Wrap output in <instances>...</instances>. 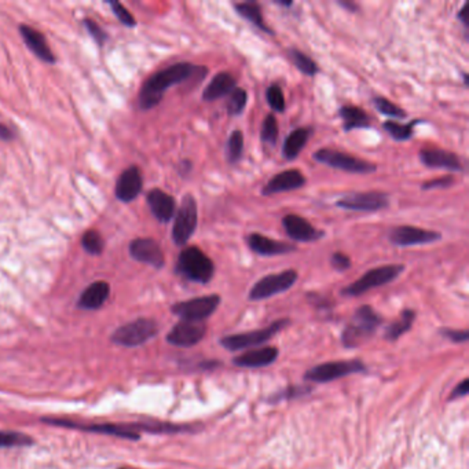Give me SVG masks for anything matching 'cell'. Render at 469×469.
<instances>
[{"mask_svg":"<svg viewBox=\"0 0 469 469\" xmlns=\"http://www.w3.org/2000/svg\"><path fill=\"white\" fill-rule=\"evenodd\" d=\"M406 270L405 264H385L367 270L360 278L353 281L350 285L342 289L344 297H358L372 289L384 287L399 278V276Z\"/></svg>","mask_w":469,"mask_h":469,"instance_id":"277c9868","label":"cell"},{"mask_svg":"<svg viewBox=\"0 0 469 469\" xmlns=\"http://www.w3.org/2000/svg\"><path fill=\"white\" fill-rule=\"evenodd\" d=\"M143 189V176L136 166H131L121 173L116 183V197L121 202L134 201Z\"/></svg>","mask_w":469,"mask_h":469,"instance_id":"7402d4cb","label":"cell"},{"mask_svg":"<svg viewBox=\"0 0 469 469\" xmlns=\"http://www.w3.org/2000/svg\"><path fill=\"white\" fill-rule=\"evenodd\" d=\"M278 350L276 347H262L256 350H249L238 355L233 359V363L238 367H248V369H257L266 367L276 362L278 358Z\"/></svg>","mask_w":469,"mask_h":469,"instance_id":"d4e9b609","label":"cell"},{"mask_svg":"<svg viewBox=\"0 0 469 469\" xmlns=\"http://www.w3.org/2000/svg\"><path fill=\"white\" fill-rule=\"evenodd\" d=\"M198 226V205L193 194L183 196L179 208L176 209L173 226V241L177 246H186Z\"/></svg>","mask_w":469,"mask_h":469,"instance_id":"8992f818","label":"cell"},{"mask_svg":"<svg viewBox=\"0 0 469 469\" xmlns=\"http://www.w3.org/2000/svg\"><path fill=\"white\" fill-rule=\"evenodd\" d=\"M244 134L241 129H234L226 142V160L230 166L241 161L244 154Z\"/></svg>","mask_w":469,"mask_h":469,"instance_id":"d6a6232c","label":"cell"},{"mask_svg":"<svg viewBox=\"0 0 469 469\" xmlns=\"http://www.w3.org/2000/svg\"><path fill=\"white\" fill-rule=\"evenodd\" d=\"M280 136V128H278V121L277 118L273 113H269L263 122H262V128H260V141L264 145L269 146H276L277 141Z\"/></svg>","mask_w":469,"mask_h":469,"instance_id":"e575fe53","label":"cell"},{"mask_svg":"<svg viewBox=\"0 0 469 469\" xmlns=\"http://www.w3.org/2000/svg\"><path fill=\"white\" fill-rule=\"evenodd\" d=\"M442 335L456 343H464L469 337L468 331H453V329H442Z\"/></svg>","mask_w":469,"mask_h":469,"instance_id":"ee69618b","label":"cell"},{"mask_svg":"<svg viewBox=\"0 0 469 469\" xmlns=\"http://www.w3.org/2000/svg\"><path fill=\"white\" fill-rule=\"evenodd\" d=\"M235 13L244 18L245 21L251 22L256 29H259L260 32H264L266 35H274V31L266 24L263 13H262V7L257 1H239V3H234L233 4Z\"/></svg>","mask_w":469,"mask_h":469,"instance_id":"83f0119b","label":"cell"},{"mask_svg":"<svg viewBox=\"0 0 469 469\" xmlns=\"http://www.w3.org/2000/svg\"><path fill=\"white\" fill-rule=\"evenodd\" d=\"M289 325H291V319L283 318V319L274 321L273 324H270L269 326L262 328V329L225 336L221 340V344L226 350H230V351H238V350H246V349L257 347V346H262L266 342H269L271 337H274V335H277L278 332H281L283 329H285Z\"/></svg>","mask_w":469,"mask_h":469,"instance_id":"52a82bcc","label":"cell"},{"mask_svg":"<svg viewBox=\"0 0 469 469\" xmlns=\"http://www.w3.org/2000/svg\"><path fill=\"white\" fill-rule=\"evenodd\" d=\"M19 35L22 38V40L25 42L26 47L40 59L46 63H56V56L54 53L51 51L49 43H47V39L46 36L39 32L38 29L29 26V25H19Z\"/></svg>","mask_w":469,"mask_h":469,"instance_id":"603a6c76","label":"cell"},{"mask_svg":"<svg viewBox=\"0 0 469 469\" xmlns=\"http://www.w3.org/2000/svg\"><path fill=\"white\" fill-rule=\"evenodd\" d=\"M234 88H237V80L234 76L229 72H219L216 73L209 84L202 91V101L214 102L229 97Z\"/></svg>","mask_w":469,"mask_h":469,"instance_id":"cb8c5ba5","label":"cell"},{"mask_svg":"<svg viewBox=\"0 0 469 469\" xmlns=\"http://www.w3.org/2000/svg\"><path fill=\"white\" fill-rule=\"evenodd\" d=\"M339 116L343 121L344 132H351L353 129L372 128V118L359 106L343 105L339 109Z\"/></svg>","mask_w":469,"mask_h":469,"instance_id":"f1b7e54d","label":"cell"},{"mask_svg":"<svg viewBox=\"0 0 469 469\" xmlns=\"http://www.w3.org/2000/svg\"><path fill=\"white\" fill-rule=\"evenodd\" d=\"M312 159L322 166H326L333 170L343 171V173H349V174L369 175L377 171V166L372 161H367L365 159L352 156L350 153H344L336 149H329V148H322L317 150L312 154Z\"/></svg>","mask_w":469,"mask_h":469,"instance_id":"5b68a950","label":"cell"},{"mask_svg":"<svg viewBox=\"0 0 469 469\" xmlns=\"http://www.w3.org/2000/svg\"><path fill=\"white\" fill-rule=\"evenodd\" d=\"M274 4H277V6H280V7H285V8L294 7V1H292V0H288V1H285V0H276Z\"/></svg>","mask_w":469,"mask_h":469,"instance_id":"f907efd6","label":"cell"},{"mask_svg":"<svg viewBox=\"0 0 469 469\" xmlns=\"http://www.w3.org/2000/svg\"><path fill=\"white\" fill-rule=\"evenodd\" d=\"M337 4H339L340 7H343L344 10L350 11V13H356V11L359 10V7H358V4H356L355 1H349V0H337Z\"/></svg>","mask_w":469,"mask_h":469,"instance_id":"681fc988","label":"cell"},{"mask_svg":"<svg viewBox=\"0 0 469 469\" xmlns=\"http://www.w3.org/2000/svg\"><path fill=\"white\" fill-rule=\"evenodd\" d=\"M418 159H420V163L429 170H446L449 173H463L464 171V164L460 156L446 149H440L435 146L422 148L418 153Z\"/></svg>","mask_w":469,"mask_h":469,"instance_id":"9a60e30c","label":"cell"},{"mask_svg":"<svg viewBox=\"0 0 469 469\" xmlns=\"http://www.w3.org/2000/svg\"><path fill=\"white\" fill-rule=\"evenodd\" d=\"M191 171H193V163L190 160L184 159V160L179 161V164H177V173H179V175L182 176V177H186V176L191 174Z\"/></svg>","mask_w":469,"mask_h":469,"instance_id":"bcb514c9","label":"cell"},{"mask_svg":"<svg viewBox=\"0 0 469 469\" xmlns=\"http://www.w3.org/2000/svg\"><path fill=\"white\" fill-rule=\"evenodd\" d=\"M33 445V439L21 432L13 431H0V449H10V447H28Z\"/></svg>","mask_w":469,"mask_h":469,"instance_id":"d590c367","label":"cell"},{"mask_svg":"<svg viewBox=\"0 0 469 469\" xmlns=\"http://www.w3.org/2000/svg\"><path fill=\"white\" fill-rule=\"evenodd\" d=\"M266 101L267 105L270 106L271 111L277 112V113H284L287 109V104H285V95L284 91L281 88L280 84L274 83L270 84L266 90Z\"/></svg>","mask_w":469,"mask_h":469,"instance_id":"74e56055","label":"cell"},{"mask_svg":"<svg viewBox=\"0 0 469 469\" xmlns=\"http://www.w3.org/2000/svg\"><path fill=\"white\" fill-rule=\"evenodd\" d=\"M414 319H415V311H413L411 308L404 310L401 312V317L387 328L385 339L390 342L398 340L401 336H404L406 332L411 331Z\"/></svg>","mask_w":469,"mask_h":469,"instance_id":"4dcf8cb0","label":"cell"},{"mask_svg":"<svg viewBox=\"0 0 469 469\" xmlns=\"http://www.w3.org/2000/svg\"><path fill=\"white\" fill-rule=\"evenodd\" d=\"M456 183V177L453 175H443L439 177H434L429 180H425L421 184V190L429 191V190H445L452 187Z\"/></svg>","mask_w":469,"mask_h":469,"instance_id":"b9f144b4","label":"cell"},{"mask_svg":"<svg viewBox=\"0 0 469 469\" xmlns=\"http://www.w3.org/2000/svg\"><path fill=\"white\" fill-rule=\"evenodd\" d=\"M288 57H289L291 62L296 66V69L299 72H301L303 74H305V76L314 77L319 72V67H318L317 62L311 58L310 56H307L305 53L300 51L299 49L289 47L288 49Z\"/></svg>","mask_w":469,"mask_h":469,"instance_id":"1f68e13d","label":"cell"},{"mask_svg":"<svg viewBox=\"0 0 469 469\" xmlns=\"http://www.w3.org/2000/svg\"><path fill=\"white\" fill-rule=\"evenodd\" d=\"M248 104V93L246 90L237 87L234 91L229 95V100L226 102V112L229 116H239L244 113Z\"/></svg>","mask_w":469,"mask_h":469,"instance_id":"8d00e7d4","label":"cell"},{"mask_svg":"<svg viewBox=\"0 0 469 469\" xmlns=\"http://www.w3.org/2000/svg\"><path fill=\"white\" fill-rule=\"evenodd\" d=\"M297 278H299V274L294 269L284 270L276 274H267L252 287V289L248 294V299L252 301H259V300L270 299L277 294H284L294 287L297 283Z\"/></svg>","mask_w":469,"mask_h":469,"instance_id":"30bf717a","label":"cell"},{"mask_svg":"<svg viewBox=\"0 0 469 469\" xmlns=\"http://www.w3.org/2000/svg\"><path fill=\"white\" fill-rule=\"evenodd\" d=\"M159 333V325L150 318H138L116 329L112 342L127 349L138 347L152 340Z\"/></svg>","mask_w":469,"mask_h":469,"instance_id":"ba28073f","label":"cell"},{"mask_svg":"<svg viewBox=\"0 0 469 469\" xmlns=\"http://www.w3.org/2000/svg\"><path fill=\"white\" fill-rule=\"evenodd\" d=\"M457 18L459 21L463 24V26L466 28V31H468L469 21H468V11H467V4L463 6V8L457 13Z\"/></svg>","mask_w":469,"mask_h":469,"instance_id":"c3c4849f","label":"cell"},{"mask_svg":"<svg viewBox=\"0 0 469 469\" xmlns=\"http://www.w3.org/2000/svg\"><path fill=\"white\" fill-rule=\"evenodd\" d=\"M331 264L336 271L344 273L351 269V257L343 252H333L331 256Z\"/></svg>","mask_w":469,"mask_h":469,"instance_id":"7bdbcfd3","label":"cell"},{"mask_svg":"<svg viewBox=\"0 0 469 469\" xmlns=\"http://www.w3.org/2000/svg\"><path fill=\"white\" fill-rule=\"evenodd\" d=\"M221 296L219 294H207L194 297L190 300L179 301L171 307L173 314L179 317L183 321H193V322H204L209 318L219 307Z\"/></svg>","mask_w":469,"mask_h":469,"instance_id":"8fae6325","label":"cell"},{"mask_svg":"<svg viewBox=\"0 0 469 469\" xmlns=\"http://www.w3.org/2000/svg\"><path fill=\"white\" fill-rule=\"evenodd\" d=\"M283 226L287 235L294 242H317L322 239L326 233L317 229L305 218L297 214H288L283 218Z\"/></svg>","mask_w":469,"mask_h":469,"instance_id":"d6986e66","label":"cell"},{"mask_svg":"<svg viewBox=\"0 0 469 469\" xmlns=\"http://www.w3.org/2000/svg\"><path fill=\"white\" fill-rule=\"evenodd\" d=\"M365 369H366L365 365L358 359L333 360V362H326V363L311 367L304 374V379L312 383H329V381L346 377L349 374L363 372Z\"/></svg>","mask_w":469,"mask_h":469,"instance_id":"4fadbf2b","label":"cell"},{"mask_svg":"<svg viewBox=\"0 0 469 469\" xmlns=\"http://www.w3.org/2000/svg\"><path fill=\"white\" fill-rule=\"evenodd\" d=\"M111 294V285L105 281H97L88 285L77 301V307L81 310H98L101 308Z\"/></svg>","mask_w":469,"mask_h":469,"instance_id":"4316f807","label":"cell"},{"mask_svg":"<svg viewBox=\"0 0 469 469\" xmlns=\"http://www.w3.org/2000/svg\"><path fill=\"white\" fill-rule=\"evenodd\" d=\"M468 379H464V380L460 383V385H457V387L454 388V391L452 392V395H450L449 401H453V399H457V398H463V397H466V395L468 394Z\"/></svg>","mask_w":469,"mask_h":469,"instance_id":"f6af8a7d","label":"cell"},{"mask_svg":"<svg viewBox=\"0 0 469 469\" xmlns=\"http://www.w3.org/2000/svg\"><path fill=\"white\" fill-rule=\"evenodd\" d=\"M81 246L88 255L100 256L104 252L105 242L97 230H87L81 237Z\"/></svg>","mask_w":469,"mask_h":469,"instance_id":"f35d334b","label":"cell"},{"mask_svg":"<svg viewBox=\"0 0 469 469\" xmlns=\"http://www.w3.org/2000/svg\"><path fill=\"white\" fill-rule=\"evenodd\" d=\"M391 197L381 190L353 191L336 201V207L352 212H380L390 207Z\"/></svg>","mask_w":469,"mask_h":469,"instance_id":"9c48e42d","label":"cell"},{"mask_svg":"<svg viewBox=\"0 0 469 469\" xmlns=\"http://www.w3.org/2000/svg\"><path fill=\"white\" fill-rule=\"evenodd\" d=\"M146 202L153 216L160 223H170L174 219L177 205H176L175 198L171 194L156 187L148 191Z\"/></svg>","mask_w":469,"mask_h":469,"instance_id":"44dd1931","label":"cell"},{"mask_svg":"<svg viewBox=\"0 0 469 469\" xmlns=\"http://www.w3.org/2000/svg\"><path fill=\"white\" fill-rule=\"evenodd\" d=\"M42 421L47 425H54V427H63V428H73V429H81V431H90V432H97V434H106L112 436H118L122 439H129V440H138L139 431L136 428V424H80L74 422L72 420L66 418H51L46 417L42 418Z\"/></svg>","mask_w":469,"mask_h":469,"instance_id":"7c38bea8","label":"cell"},{"mask_svg":"<svg viewBox=\"0 0 469 469\" xmlns=\"http://www.w3.org/2000/svg\"><path fill=\"white\" fill-rule=\"evenodd\" d=\"M307 183V177L300 170L291 168L273 176L262 189V196L270 197L280 193H288L301 189Z\"/></svg>","mask_w":469,"mask_h":469,"instance_id":"ffe728a7","label":"cell"},{"mask_svg":"<svg viewBox=\"0 0 469 469\" xmlns=\"http://www.w3.org/2000/svg\"><path fill=\"white\" fill-rule=\"evenodd\" d=\"M312 134H314V128L310 125L299 127V128H294V131H291L283 145L284 159L288 161L296 160L299 154L301 153V150L305 148L307 142L311 139Z\"/></svg>","mask_w":469,"mask_h":469,"instance_id":"484cf974","label":"cell"},{"mask_svg":"<svg viewBox=\"0 0 469 469\" xmlns=\"http://www.w3.org/2000/svg\"><path fill=\"white\" fill-rule=\"evenodd\" d=\"M463 81H464V87L468 88L469 87V76L467 72H463Z\"/></svg>","mask_w":469,"mask_h":469,"instance_id":"816d5d0a","label":"cell"},{"mask_svg":"<svg viewBox=\"0 0 469 469\" xmlns=\"http://www.w3.org/2000/svg\"><path fill=\"white\" fill-rule=\"evenodd\" d=\"M14 138V132L10 127H7L6 124H1L0 122V141H4V142H8Z\"/></svg>","mask_w":469,"mask_h":469,"instance_id":"7dc6e473","label":"cell"},{"mask_svg":"<svg viewBox=\"0 0 469 469\" xmlns=\"http://www.w3.org/2000/svg\"><path fill=\"white\" fill-rule=\"evenodd\" d=\"M121 469H127V468H121Z\"/></svg>","mask_w":469,"mask_h":469,"instance_id":"f5cc1de1","label":"cell"},{"mask_svg":"<svg viewBox=\"0 0 469 469\" xmlns=\"http://www.w3.org/2000/svg\"><path fill=\"white\" fill-rule=\"evenodd\" d=\"M383 318L370 305H360L356 308L351 322L342 333V343L347 349H355L369 340L377 328L381 325Z\"/></svg>","mask_w":469,"mask_h":469,"instance_id":"3957f363","label":"cell"},{"mask_svg":"<svg viewBox=\"0 0 469 469\" xmlns=\"http://www.w3.org/2000/svg\"><path fill=\"white\" fill-rule=\"evenodd\" d=\"M373 106L374 109L385 116V118H390L391 120H405L408 118V112H405V109H402L401 106H398L397 104L391 102L390 100L384 98V97H374L373 98Z\"/></svg>","mask_w":469,"mask_h":469,"instance_id":"836d02e7","label":"cell"},{"mask_svg":"<svg viewBox=\"0 0 469 469\" xmlns=\"http://www.w3.org/2000/svg\"><path fill=\"white\" fill-rule=\"evenodd\" d=\"M248 248L263 257H271V256H283L289 255L297 251V246L291 242L278 241L274 238H270L267 235L260 233H251L245 237Z\"/></svg>","mask_w":469,"mask_h":469,"instance_id":"ac0fdd59","label":"cell"},{"mask_svg":"<svg viewBox=\"0 0 469 469\" xmlns=\"http://www.w3.org/2000/svg\"><path fill=\"white\" fill-rule=\"evenodd\" d=\"M215 270L214 260L196 245L184 246L176 260V274L194 284H209L215 277Z\"/></svg>","mask_w":469,"mask_h":469,"instance_id":"7a4b0ae2","label":"cell"},{"mask_svg":"<svg viewBox=\"0 0 469 469\" xmlns=\"http://www.w3.org/2000/svg\"><path fill=\"white\" fill-rule=\"evenodd\" d=\"M129 255L139 263L149 264L157 270L166 266V256L160 244L153 238H135L129 244Z\"/></svg>","mask_w":469,"mask_h":469,"instance_id":"2e32d148","label":"cell"},{"mask_svg":"<svg viewBox=\"0 0 469 469\" xmlns=\"http://www.w3.org/2000/svg\"><path fill=\"white\" fill-rule=\"evenodd\" d=\"M422 122L424 120L421 118L411 120V122H399L395 120H387L383 122V128L395 142H406V141H411L414 136V128Z\"/></svg>","mask_w":469,"mask_h":469,"instance_id":"f546056e","label":"cell"},{"mask_svg":"<svg viewBox=\"0 0 469 469\" xmlns=\"http://www.w3.org/2000/svg\"><path fill=\"white\" fill-rule=\"evenodd\" d=\"M208 74V67L202 65H194L191 62H176L166 69H161L152 74L142 86L138 97V104L142 111H150L156 108L164 98L166 93L173 87L200 77L202 80Z\"/></svg>","mask_w":469,"mask_h":469,"instance_id":"6da1fadb","label":"cell"},{"mask_svg":"<svg viewBox=\"0 0 469 469\" xmlns=\"http://www.w3.org/2000/svg\"><path fill=\"white\" fill-rule=\"evenodd\" d=\"M207 335L204 322L180 319L167 335V342L175 347L189 349L198 344Z\"/></svg>","mask_w":469,"mask_h":469,"instance_id":"e0dca14e","label":"cell"},{"mask_svg":"<svg viewBox=\"0 0 469 469\" xmlns=\"http://www.w3.org/2000/svg\"><path fill=\"white\" fill-rule=\"evenodd\" d=\"M109 6H111L115 17L120 21V24H122L127 28H135L136 26V21H135L134 15L128 11V8L124 4H121L118 0H112V1H109Z\"/></svg>","mask_w":469,"mask_h":469,"instance_id":"ab89813d","label":"cell"},{"mask_svg":"<svg viewBox=\"0 0 469 469\" xmlns=\"http://www.w3.org/2000/svg\"><path fill=\"white\" fill-rule=\"evenodd\" d=\"M442 239V234L436 230H428V229H421L417 226H409V225H402L391 229L388 233V241L401 248H408V246H420V245H429L435 244Z\"/></svg>","mask_w":469,"mask_h":469,"instance_id":"5bb4252c","label":"cell"},{"mask_svg":"<svg viewBox=\"0 0 469 469\" xmlns=\"http://www.w3.org/2000/svg\"><path fill=\"white\" fill-rule=\"evenodd\" d=\"M83 25H84V28L87 29V32H88V35L91 36V39L98 45V46H104L106 42H108V39H109V36H108V33L94 21V19H91V18H84L83 19Z\"/></svg>","mask_w":469,"mask_h":469,"instance_id":"60d3db41","label":"cell"}]
</instances>
